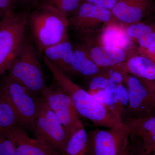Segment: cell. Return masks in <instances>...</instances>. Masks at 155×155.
<instances>
[{
    "instance_id": "9a60e30c",
    "label": "cell",
    "mask_w": 155,
    "mask_h": 155,
    "mask_svg": "<svg viewBox=\"0 0 155 155\" xmlns=\"http://www.w3.org/2000/svg\"><path fill=\"white\" fill-rule=\"evenodd\" d=\"M127 74L146 81L155 91V63L144 56L134 55L127 59L122 65Z\"/></svg>"
},
{
    "instance_id": "2e32d148",
    "label": "cell",
    "mask_w": 155,
    "mask_h": 155,
    "mask_svg": "<svg viewBox=\"0 0 155 155\" xmlns=\"http://www.w3.org/2000/svg\"><path fill=\"white\" fill-rule=\"evenodd\" d=\"M86 49L91 60L102 69L119 67L126 59L125 51L121 49L102 45Z\"/></svg>"
},
{
    "instance_id": "9c48e42d",
    "label": "cell",
    "mask_w": 155,
    "mask_h": 155,
    "mask_svg": "<svg viewBox=\"0 0 155 155\" xmlns=\"http://www.w3.org/2000/svg\"><path fill=\"white\" fill-rule=\"evenodd\" d=\"M125 83L128 93V105L125 120L155 114V91L151 86L144 81L130 74H127Z\"/></svg>"
},
{
    "instance_id": "603a6c76",
    "label": "cell",
    "mask_w": 155,
    "mask_h": 155,
    "mask_svg": "<svg viewBox=\"0 0 155 155\" xmlns=\"http://www.w3.org/2000/svg\"><path fill=\"white\" fill-rule=\"evenodd\" d=\"M127 35L130 38L137 40L147 34L155 30V27L138 22L130 24L126 27Z\"/></svg>"
},
{
    "instance_id": "7c38bea8",
    "label": "cell",
    "mask_w": 155,
    "mask_h": 155,
    "mask_svg": "<svg viewBox=\"0 0 155 155\" xmlns=\"http://www.w3.org/2000/svg\"><path fill=\"white\" fill-rule=\"evenodd\" d=\"M151 3V0H119L111 11L117 21L130 25L140 22Z\"/></svg>"
},
{
    "instance_id": "6da1fadb",
    "label": "cell",
    "mask_w": 155,
    "mask_h": 155,
    "mask_svg": "<svg viewBox=\"0 0 155 155\" xmlns=\"http://www.w3.org/2000/svg\"><path fill=\"white\" fill-rule=\"evenodd\" d=\"M44 61L59 87L71 99L80 116L91 121L97 127H116L122 123L116 111L97 99L88 91L74 83L69 76L45 58Z\"/></svg>"
},
{
    "instance_id": "5b68a950",
    "label": "cell",
    "mask_w": 155,
    "mask_h": 155,
    "mask_svg": "<svg viewBox=\"0 0 155 155\" xmlns=\"http://www.w3.org/2000/svg\"><path fill=\"white\" fill-rule=\"evenodd\" d=\"M0 78V95L12 108L20 125L35 130V97L8 75Z\"/></svg>"
},
{
    "instance_id": "4316f807",
    "label": "cell",
    "mask_w": 155,
    "mask_h": 155,
    "mask_svg": "<svg viewBox=\"0 0 155 155\" xmlns=\"http://www.w3.org/2000/svg\"><path fill=\"white\" fill-rule=\"evenodd\" d=\"M134 155H155V144L139 145Z\"/></svg>"
},
{
    "instance_id": "ba28073f",
    "label": "cell",
    "mask_w": 155,
    "mask_h": 155,
    "mask_svg": "<svg viewBox=\"0 0 155 155\" xmlns=\"http://www.w3.org/2000/svg\"><path fill=\"white\" fill-rule=\"evenodd\" d=\"M88 134L91 155H119L130 140L129 129L123 122L107 130L96 128Z\"/></svg>"
},
{
    "instance_id": "ac0fdd59",
    "label": "cell",
    "mask_w": 155,
    "mask_h": 155,
    "mask_svg": "<svg viewBox=\"0 0 155 155\" xmlns=\"http://www.w3.org/2000/svg\"><path fill=\"white\" fill-rule=\"evenodd\" d=\"M71 68L72 73L88 77L96 75L102 69L91 60L86 48H84L74 50Z\"/></svg>"
},
{
    "instance_id": "d6986e66",
    "label": "cell",
    "mask_w": 155,
    "mask_h": 155,
    "mask_svg": "<svg viewBox=\"0 0 155 155\" xmlns=\"http://www.w3.org/2000/svg\"><path fill=\"white\" fill-rule=\"evenodd\" d=\"M62 155H91L88 133L84 127L72 134L67 140Z\"/></svg>"
},
{
    "instance_id": "cb8c5ba5",
    "label": "cell",
    "mask_w": 155,
    "mask_h": 155,
    "mask_svg": "<svg viewBox=\"0 0 155 155\" xmlns=\"http://www.w3.org/2000/svg\"><path fill=\"white\" fill-rule=\"evenodd\" d=\"M0 155H16L15 147L7 131L0 129Z\"/></svg>"
},
{
    "instance_id": "8992f818",
    "label": "cell",
    "mask_w": 155,
    "mask_h": 155,
    "mask_svg": "<svg viewBox=\"0 0 155 155\" xmlns=\"http://www.w3.org/2000/svg\"><path fill=\"white\" fill-rule=\"evenodd\" d=\"M41 95L63 125L68 138L84 127L71 99L55 81L49 86L46 85Z\"/></svg>"
},
{
    "instance_id": "277c9868",
    "label": "cell",
    "mask_w": 155,
    "mask_h": 155,
    "mask_svg": "<svg viewBox=\"0 0 155 155\" xmlns=\"http://www.w3.org/2000/svg\"><path fill=\"white\" fill-rule=\"evenodd\" d=\"M8 72L9 77L35 96L41 94L47 85L44 72L36 52L27 41Z\"/></svg>"
},
{
    "instance_id": "5bb4252c",
    "label": "cell",
    "mask_w": 155,
    "mask_h": 155,
    "mask_svg": "<svg viewBox=\"0 0 155 155\" xmlns=\"http://www.w3.org/2000/svg\"><path fill=\"white\" fill-rule=\"evenodd\" d=\"M73 52L68 38L64 41L47 48L43 53L45 58L67 75L72 73L71 65Z\"/></svg>"
},
{
    "instance_id": "ffe728a7",
    "label": "cell",
    "mask_w": 155,
    "mask_h": 155,
    "mask_svg": "<svg viewBox=\"0 0 155 155\" xmlns=\"http://www.w3.org/2000/svg\"><path fill=\"white\" fill-rule=\"evenodd\" d=\"M17 125L20 124L14 111L0 95V129L7 130Z\"/></svg>"
},
{
    "instance_id": "e0dca14e",
    "label": "cell",
    "mask_w": 155,
    "mask_h": 155,
    "mask_svg": "<svg viewBox=\"0 0 155 155\" xmlns=\"http://www.w3.org/2000/svg\"><path fill=\"white\" fill-rule=\"evenodd\" d=\"M117 23L115 21L106 25L100 36L101 45L124 50L130 45V38L126 27Z\"/></svg>"
},
{
    "instance_id": "3957f363",
    "label": "cell",
    "mask_w": 155,
    "mask_h": 155,
    "mask_svg": "<svg viewBox=\"0 0 155 155\" xmlns=\"http://www.w3.org/2000/svg\"><path fill=\"white\" fill-rule=\"evenodd\" d=\"M28 17L25 13L8 11L0 22V76L5 74L25 43Z\"/></svg>"
},
{
    "instance_id": "7a4b0ae2",
    "label": "cell",
    "mask_w": 155,
    "mask_h": 155,
    "mask_svg": "<svg viewBox=\"0 0 155 155\" xmlns=\"http://www.w3.org/2000/svg\"><path fill=\"white\" fill-rule=\"evenodd\" d=\"M28 24L40 52L68 38L69 19L51 5L45 4L28 17Z\"/></svg>"
},
{
    "instance_id": "1f68e13d",
    "label": "cell",
    "mask_w": 155,
    "mask_h": 155,
    "mask_svg": "<svg viewBox=\"0 0 155 155\" xmlns=\"http://www.w3.org/2000/svg\"><path fill=\"white\" fill-rule=\"evenodd\" d=\"M2 14H1V11H0V22H1V20H2V19H1V17H2Z\"/></svg>"
},
{
    "instance_id": "83f0119b",
    "label": "cell",
    "mask_w": 155,
    "mask_h": 155,
    "mask_svg": "<svg viewBox=\"0 0 155 155\" xmlns=\"http://www.w3.org/2000/svg\"><path fill=\"white\" fill-rule=\"evenodd\" d=\"M16 0H0V11L2 16L8 11H14V7Z\"/></svg>"
},
{
    "instance_id": "8fae6325",
    "label": "cell",
    "mask_w": 155,
    "mask_h": 155,
    "mask_svg": "<svg viewBox=\"0 0 155 155\" xmlns=\"http://www.w3.org/2000/svg\"><path fill=\"white\" fill-rule=\"evenodd\" d=\"M5 130L15 147L16 155H62L46 140L38 136L30 137L25 128L17 125Z\"/></svg>"
},
{
    "instance_id": "30bf717a",
    "label": "cell",
    "mask_w": 155,
    "mask_h": 155,
    "mask_svg": "<svg viewBox=\"0 0 155 155\" xmlns=\"http://www.w3.org/2000/svg\"><path fill=\"white\" fill-rule=\"evenodd\" d=\"M69 19V25L82 35L92 33L102 24L117 21L111 10L83 2Z\"/></svg>"
},
{
    "instance_id": "d4e9b609",
    "label": "cell",
    "mask_w": 155,
    "mask_h": 155,
    "mask_svg": "<svg viewBox=\"0 0 155 155\" xmlns=\"http://www.w3.org/2000/svg\"><path fill=\"white\" fill-rule=\"evenodd\" d=\"M140 49H147L155 46V29L137 40Z\"/></svg>"
},
{
    "instance_id": "52a82bcc",
    "label": "cell",
    "mask_w": 155,
    "mask_h": 155,
    "mask_svg": "<svg viewBox=\"0 0 155 155\" xmlns=\"http://www.w3.org/2000/svg\"><path fill=\"white\" fill-rule=\"evenodd\" d=\"M35 101L34 133L45 139L62 153L69 139L63 125L41 97L36 96Z\"/></svg>"
},
{
    "instance_id": "f1b7e54d",
    "label": "cell",
    "mask_w": 155,
    "mask_h": 155,
    "mask_svg": "<svg viewBox=\"0 0 155 155\" xmlns=\"http://www.w3.org/2000/svg\"><path fill=\"white\" fill-rule=\"evenodd\" d=\"M140 51L142 55L149 58L155 63V46L147 49H140Z\"/></svg>"
},
{
    "instance_id": "484cf974",
    "label": "cell",
    "mask_w": 155,
    "mask_h": 155,
    "mask_svg": "<svg viewBox=\"0 0 155 155\" xmlns=\"http://www.w3.org/2000/svg\"><path fill=\"white\" fill-rule=\"evenodd\" d=\"M119 0H83V2L91 3L108 10H112Z\"/></svg>"
},
{
    "instance_id": "44dd1931",
    "label": "cell",
    "mask_w": 155,
    "mask_h": 155,
    "mask_svg": "<svg viewBox=\"0 0 155 155\" xmlns=\"http://www.w3.org/2000/svg\"><path fill=\"white\" fill-rule=\"evenodd\" d=\"M91 78L88 85L90 93L105 89L109 85H112L107 69H102L101 72Z\"/></svg>"
},
{
    "instance_id": "f546056e",
    "label": "cell",
    "mask_w": 155,
    "mask_h": 155,
    "mask_svg": "<svg viewBox=\"0 0 155 155\" xmlns=\"http://www.w3.org/2000/svg\"><path fill=\"white\" fill-rule=\"evenodd\" d=\"M135 150L134 147L129 143L125 150L119 155H134Z\"/></svg>"
},
{
    "instance_id": "7402d4cb",
    "label": "cell",
    "mask_w": 155,
    "mask_h": 155,
    "mask_svg": "<svg viewBox=\"0 0 155 155\" xmlns=\"http://www.w3.org/2000/svg\"><path fill=\"white\" fill-rule=\"evenodd\" d=\"M83 2V0H47L45 4L53 6L68 17L73 14Z\"/></svg>"
},
{
    "instance_id": "4fadbf2b",
    "label": "cell",
    "mask_w": 155,
    "mask_h": 155,
    "mask_svg": "<svg viewBox=\"0 0 155 155\" xmlns=\"http://www.w3.org/2000/svg\"><path fill=\"white\" fill-rule=\"evenodd\" d=\"M123 122L129 129L132 142L139 145L155 144V114L138 119L129 118Z\"/></svg>"
},
{
    "instance_id": "4dcf8cb0",
    "label": "cell",
    "mask_w": 155,
    "mask_h": 155,
    "mask_svg": "<svg viewBox=\"0 0 155 155\" xmlns=\"http://www.w3.org/2000/svg\"><path fill=\"white\" fill-rule=\"evenodd\" d=\"M17 1H19L22 3L25 4H30L35 2L37 0H16V2Z\"/></svg>"
}]
</instances>
